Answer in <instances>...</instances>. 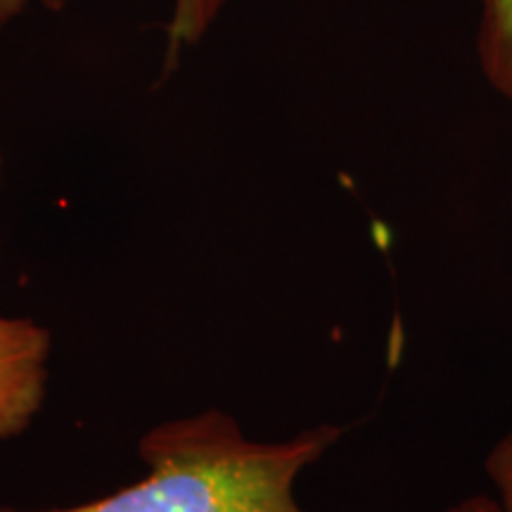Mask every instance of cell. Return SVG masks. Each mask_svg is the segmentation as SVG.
<instances>
[{"mask_svg": "<svg viewBox=\"0 0 512 512\" xmlns=\"http://www.w3.org/2000/svg\"><path fill=\"white\" fill-rule=\"evenodd\" d=\"M318 425L290 439H252L233 415L209 411L152 427L140 439L138 482L67 508L0 512H306L299 477L342 439Z\"/></svg>", "mask_w": 512, "mask_h": 512, "instance_id": "cell-1", "label": "cell"}, {"mask_svg": "<svg viewBox=\"0 0 512 512\" xmlns=\"http://www.w3.org/2000/svg\"><path fill=\"white\" fill-rule=\"evenodd\" d=\"M50 332L41 323L0 313V441L34 425L48 392Z\"/></svg>", "mask_w": 512, "mask_h": 512, "instance_id": "cell-2", "label": "cell"}, {"mask_svg": "<svg viewBox=\"0 0 512 512\" xmlns=\"http://www.w3.org/2000/svg\"><path fill=\"white\" fill-rule=\"evenodd\" d=\"M477 55L489 86L512 102V0H484Z\"/></svg>", "mask_w": 512, "mask_h": 512, "instance_id": "cell-3", "label": "cell"}, {"mask_svg": "<svg viewBox=\"0 0 512 512\" xmlns=\"http://www.w3.org/2000/svg\"><path fill=\"white\" fill-rule=\"evenodd\" d=\"M48 10H62L67 0H41ZM226 0H176L169 22V55L176 57L181 46H195L207 34Z\"/></svg>", "mask_w": 512, "mask_h": 512, "instance_id": "cell-4", "label": "cell"}, {"mask_svg": "<svg viewBox=\"0 0 512 512\" xmlns=\"http://www.w3.org/2000/svg\"><path fill=\"white\" fill-rule=\"evenodd\" d=\"M484 472L496 491L498 510L512 512V432L486 453Z\"/></svg>", "mask_w": 512, "mask_h": 512, "instance_id": "cell-5", "label": "cell"}, {"mask_svg": "<svg viewBox=\"0 0 512 512\" xmlns=\"http://www.w3.org/2000/svg\"><path fill=\"white\" fill-rule=\"evenodd\" d=\"M446 512H501V510H498L494 498L477 494V496H467V498H463V501L453 503Z\"/></svg>", "mask_w": 512, "mask_h": 512, "instance_id": "cell-6", "label": "cell"}, {"mask_svg": "<svg viewBox=\"0 0 512 512\" xmlns=\"http://www.w3.org/2000/svg\"><path fill=\"white\" fill-rule=\"evenodd\" d=\"M27 3L29 0H0V31L22 15V10L27 8Z\"/></svg>", "mask_w": 512, "mask_h": 512, "instance_id": "cell-7", "label": "cell"}, {"mask_svg": "<svg viewBox=\"0 0 512 512\" xmlns=\"http://www.w3.org/2000/svg\"><path fill=\"white\" fill-rule=\"evenodd\" d=\"M0 181H3V155H0Z\"/></svg>", "mask_w": 512, "mask_h": 512, "instance_id": "cell-8", "label": "cell"}]
</instances>
